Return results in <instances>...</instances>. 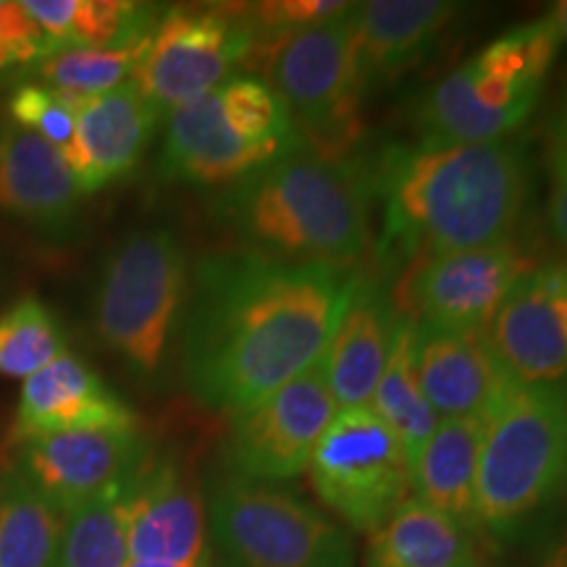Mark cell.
Instances as JSON below:
<instances>
[{
  "instance_id": "8fae6325",
  "label": "cell",
  "mask_w": 567,
  "mask_h": 567,
  "mask_svg": "<svg viewBox=\"0 0 567 567\" xmlns=\"http://www.w3.org/2000/svg\"><path fill=\"white\" fill-rule=\"evenodd\" d=\"M255 38L239 6H172L147 38L134 84L163 113L213 92L250 61Z\"/></svg>"
},
{
  "instance_id": "4fadbf2b",
  "label": "cell",
  "mask_w": 567,
  "mask_h": 567,
  "mask_svg": "<svg viewBox=\"0 0 567 567\" xmlns=\"http://www.w3.org/2000/svg\"><path fill=\"white\" fill-rule=\"evenodd\" d=\"M530 268L528 255L515 243L429 255L408 276L402 313L442 331H486Z\"/></svg>"
},
{
  "instance_id": "7a4b0ae2",
  "label": "cell",
  "mask_w": 567,
  "mask_h": 567,
  "mask_svg": "<svg viewBox=\"0 0 567 567\" xmlns=\"http://www.w3.org/2000/svg\"><path fill=\"white\" fill-rule=\"evenodd\" d=\"M373 182L384 197L386 243L429 258L509 243L528 200V161L509 140L394 147Z\"/></svg>"
},
{
  "instance_id": "f546056e",
  "label": "cell",
  "mask_w": 567,
  "mask_h": 567,
  "mask_svg": "<svg viewBox=\"0 0 567 567\" xmlns=\"http://www.w3.org/2000/svg\"><path fill=\"white\" fill-rule=\"evenodd\" d=\"M63 352L66 337L40 300L24 297L0 313V379L27 381Z\"/></svg>"
},
{
  "instance_id": "8992f818",
  "label": "cell",
  "mask_w": 567,
  "mask_h": 567,
  "mask_svg": "<svg viewBox=\"0 0 567 567\" xmlns=\"http://www.w3.org/2000/svg\"><path fill=\"white\" fill-rule=\"evenodd\" d=\"M567 492V392L513 386L481 439L473 526L509 536Z\"/></svg>"
},
{
  "instance_id": "7402d4cb",
  "label": "cell",
  "mask_w": 567,
  "mask_h": 567,
  "mask_svg": "<svg viewBox=\"0 0 567 567\" xmlns=\"http://www.w3.org/2000/svg\"><path fill=\"white\" fill-rule=\"evenodd\" d=\"M460 6L444 0L354 3V38L365 84L386 82L415 66L434 48Z\"/></svg>"
},
{
  "instance_id": "44dd1931",
  "label": "cell",
  "mask_w": 567,
  "mask_h": 567,
  "mask_svg": "<svg viewBox=\"0 0 567 567\" xmlns=\"http://www.w3.org/2000/svg\"><path fill=\"white\" fill-rule=\"evenodd\" d=\"M396 313L400 310L389 302L384 289L358 274L350 302L321 358L339 410L371 405L373 389L392 350Z\"/></svg>"
},
{
  "instance_id": "d4e9b609",
  "label": "cell",
  "mask_w": 567,
  "mask_h": 567,
  "mask_svg": "<svg viewBox=\"0 0 567 567\" xmlns=\"http://www.w3.org/2000/svg\"><path fill=\"white\" fill-rule=\"evenodd\" d=\"M21 6L45 34L51 53L134 45L151 38L163 13V6L134 0H24Z\"/></svg>"
},
{
  "instance_id": "8d00e7d4",
  "label": "cell",
  "mask_w": 567,
  "mask_h": 567,
  "mask_svg": "<svg viewBox=\"0 0 567 567\" xmlns=\"http://www.w3.org/2000/svg\"><path fill=\"white\" fill-rule=\"evenodd\" d=\"M126 567H213L210 559L205 563H147V559H130Z\"/></svg>"
},
{
  "instance_id": "f1b7e54d",
  "label": "cell",
  "mask_w": 567,
  "mask_h": 567,
  "mask_svg": "<svg viewBox=\"0 0 567 567\" xmlns=\"http://www.w3.org/2000/svg\"><path fill=\"white\" fill-rule=\"evenodd\" d=\"M130 559L122 494L105 496L63 517L55 567H126Z\"/></svg>"
},
{
  "instance_id": "5bb4252c",
  "label": "cell",
  "mask_w": 567,
  "mask_h": 567,
  "mask_svg": "<svg viewBox=\"0 0 567 567\" xmlns=\"http://www.w3.org/2000/svg\"><path fill=\"white\" fill-rule=\"evenodd\" d=\"M13 446V467L63 517L122 494L147 460L140 429L71 431L34 436Z\"/></svg>"
},
{
  "instance_id": "ac0fdd59",
  "label": "cell",
  "mask_w": 567,
  "mask_h": 567,
  "mask_svg": "<svg viewBox=\"0 0 567 567\" xmlns=\"http://www.w3.org/2000/svg\"><path fill=\"white\" fill-rule=\"evenodd\" d=\"M415 373L436 417H484L505 400L513 379L486 331H442L415 323Z\"/></svg>"
},
{
  "instance_id": "d6a6232c",
  "label": "cell",
  "mask_w": 567,
  "mask_h": 567,
  "mask_svg": "<svg viewBox=\"0 0 567 567\" xmlns=\"http://www.w3.org/2000/svg\"><path fill=\"white\" fill-rule=\"evenodd\" d=\"M48 53L45 34L24 6L17 0H0V74L13 69L27 71Z\"/></svg>"
},
{
  "instance_id": "cb8c5ba5",
  "label": "cell",
  "mask_w": 567,
  "mask_h": 567,
  "mask_svg": "<svg viewBox=\"0 0 567 567\" xmlns=\"http://www.w3.org/2000/svg\"><path fill=\"white\" fill-rule=\"evenodd\" d=\"M484 417H439L413 465V496L452 520L473 526Z\"/></svg>"
},
{
  "instance_id": "d6986e66",
  "label": "cell",
  "mask_w": 567,
  "mask_h": 567,
  "mask_svg": "<svg viewBox=\"0 0 567 567\" xmlns=\"http://www.w3.org/2000/svg\"><path fill=\"white\" fill-rule=\"evenodd\" d=\"M82 189L59 147L0 124V210L42 237L63 239L76 224Z\"/></svg>"
},
{
  "instance_id": "4dcf8cb0",
  "label": "cell",
  "mask_w": 567,
  "mask_h": 567,
  "mask_svg": "<svg viewBox=\"0 0 567 567\" xmlns=\"http://www.w3.org/2000/svg\"><path fill=\"white\" fill-rule=\"evenodd\" d=\"M80 105L82 101L45 87V84L24 82L11 92L9 116L11 124L38 134L53 147H59L61 153H66L74 142Z\"/></svg>"
},
{
  "instance_id": "e575fe53",
  "label": "cell",
  "mask_w": 567,
  "mask_h": 567,
  "mask_svg": "<svg viewBox=\"0 0 567 567\" xmlns=\"http://www.w3.org/2000/svg\"><path fill=\"white\" fill-rule=\"evenodd\" d=\"M544 567H567V534L559 538L557 547L551 549V555L547 557V563Z\"/></svg>"
},
{
  "instance_id": "d590c367",
  "label": "cell",
  "mask_w": 567,
  "mask_h": 567,
  "mask_svg": "<svg viewBox=\"0 0 567 567\" xmlns=\"http://www.w3.org/2000/svg\"><path fill=\"white\" fill-rule=\"evenodd\" d=\"M551 21H555L557 32H559V40L567 42V0H563V3L555 6V11L549 13Z\"/></svg>"
},
{
  "instance_id": "74e56055",
  "label": "cell",
  "mask_w": 567,
  "mask_h": 567,
  "mask_svg": "<svg viewBox=\"0 0 567 567\" xmlns=\"http://www.w3.org/2000/svg\"><path fill=\"white\" fill-rule=\"evenodd\" d=\"M559 134H567V113H565V122H563V130H559Z\"/></svg>"
},
{
  "instance_id": "836d02e7",
  "label": "cell",
  "mask_w": 567,
  "mask_h": 567,
  "mask_svg": "<svg viewBox=\"0 0 567 567\" xmlns=\"http://www.w3.org/2000/svg\"><path fill=\"white\" fill-rule=\"evenodd\" d=\"M549 226L555 239L567 250V134H557L549 155Z\"/></svg>"
},
{
  "instance_id": "f35d334b",
  "label": "cell",
  "mask_w": 567,
  "mask_h": 567,
  "mask_svg": "<svg viewBox=\"0 0 567 567\" xmlns=\"http://www.w3.org/2000/svg\"><path fill=\"white\" fill-rule=\"evenodd\" d=\"M565 266V289H567V264H563Z\"/></svg>"
},
{
  "instance_id": "484cf974",
  "label": "cell",
  "mask_w": 567,
  "mask_h": 567,
  "mask_svg": "<svg viewBox=\"0 0 567 567\" xmlns=\"http://www.w3.org/2000/svg\"><path fill=\"white\" fill-rule=\"evenodd\" d=\"M368 408L396 436L410 460V467H413L425 442L434 434L439 417L423 396L415 373V321L402 310L394 321L386 368L373 389Z\"/></svg>"
},
{
  "instance_id": "52a82bcc",
  "label": "cell",
  "mask_w": 567,
  "mask_h": 567,
  "mask_svg": "<svg viewBox=\"0 0 567 567\" xmlns=\"http://www.w3.org/2000/svg\"><path fill=\"white\" fill-rule=\"evenodd\" d=\"M189 295V264L174 231L137 229L103 260L92 297L95 334L142 381L166 371Z\"/></svg>"
},
{
  "instance_id": "5b68a950",
  "label": "cell",
  "mask_w": 567,
  "mask_h": 567,
  "mask_svg": "<svg viewBox=\"0 0 567 567\" xmlns=\"http://www.w3.org/2000/svg\"><path fill=\"white\" fill-rule=\"evenodd\" d=\"M302 147L271 84L264 76L234 74L208 95L166 113L158 172L193 187H231Z\"/></svg>"
},
{
  "instance_id": "4316f807",
  "label": "cell",
  "mask_w": 567,
  "mask_h": 567,
  "mask_svg": "<svg viewBox=\"0 0 567 567\" xmlns=\"http://www.w3.org/2000/svg\"><path fill=\"white\" fill-rule=\"evenodd\" d=\"M63 515L17 467L0 473V567H55Z\"/></svg>"
},
{
  "instance_id": "ba28073f",
  "label": "cell",
  "mask_w": 567,
  "mask_h": 567,
  "mask_svg": "<svg viewBox=\"0 0 567 567\" xmlns=\"http://www.w3.org/2000/svg\"><path fill=\"white\" fill-rule=\"evenodd\" d=\"M258 63L300 132L305 151L326 161H350L365 132L368 87L354 38V6L329 24L264 42L247 66Z\"/></svg>"
},
{
  "instance_id": "30bf717a",
  "label": "cell",
  "mask_w": 567,
  "mask_h": 567,
  "mask_svg": "<svg viewBox=\"0 0 567 567\" xmlns=\"http://www.w3.org/2000/svg\"><path fill=\"white\" fill-rule=\"evenodd\" d=\"M318 499L344 526L371 536L413 494V467L371 408L339 410L308 463Z\"/></svg>"
},
{
  "instance_id": "9a60e30c",
  "label": "cell",
  "mask_w": 567,
  "mask_h": 567,
  "mask_svg": "<svg viewBox=\"0 0 567 567\" xmlns=\"http://www.w3.org/2000/svg\"><path fill=\"white\" fill-rule=\"evenodd\" d=\"M486 339L513 384L567 392L565 266L523 274L486 326Z\"/></svg>"
},
{
  "instance_id": "3957f363",
  "label": "cell",
  "mask_w": 567,
  "mask_h": 567,
  "mask_svg": "<svg viewBox=\"0 0 567 567\" xmlns=\"http://www.w3.org/2000/svg\"><path fill=\"white\" fill-rule=\"evenodd\" d=\"M365 184L350 161H326L302 147L234 182L216 216L245 252L350 268L371 243Z\"/></svg>"
},
{
  "instance_id": "9c48e42d",
  "label": "cell",
  "mask_w": 567,
  "mask_h": 567,
  "mask_svg": "<svg viewBox=\"0 0 567 567\" xmlns=\"http://www.w3.org/2000/svg\"><path fill=\"white\" fill-rule=\"evenodd\" d=\"M208 515L234 567H358L347 530L287 488L231 476Z\"/></svg>"
},
{
  "instance_id": "ab89813d",
  "label": "cell",
  "mask_w": 567,
  "mask_h": 567,
  "mask_svg": "<svg viewBox=\"0 0 567 567\" xmlns=\"http://www.w3.org/2000/svg\"><path fill=\"white\" fill-rule=\"evenodd\" d=\"M221 567H234V565H221Z\"/></svg>"
},
{
  "instance_id": "603a6c76",
  "label": "cell",
  "mask_w": 567,
  "mask_h": 567,
  "mask_svg": "<svg viewBox=\"0 0 567 567\" xmlns=\"http://www.w3.org/2000/svg\"><path fill=\"white\" fill-rule=\"evenodd\" d=\"M365 567H478L471 528L410 496L368 538Z\"/></svg>"
},
{
  "instance_id": "ffe728a7",
  "label": "cell",
  "mask_w": 567,
  "mask_h": 567,
  "mask_svg": "<svg viewBox=\"0 0 567 567\" xmlns=\"http://www.w3.org/2000/svg\"><path fill=\"white\" fill-rule=\"evenodd\" d=\"M158 122L161 111L142 95L134 80L101 97L82 101L74 142L63 153L82 195L97 193L132 174Z\"/></svg>"
},
{
  "instance_id": "277c9868",
  "label": "cell",
  "mask_w": 567,
  "mask_h": 567,
  "mask_svg": "<svg viewBox=\"0 0 567 567\" xmlns=\"http://www.w3.org/2000/svg\"><path fill=\"white\" fill-rule=\"evenodd\" d=\"M551 17L528 21L481 48L423 95V145H484L520 130L542 97L559 51Z\"/></svg>"
},
{
  "instance_id": "7c38bea8",
  "label": "cell",
  "mask_w": 567,
  "mask_h": 567,
  "mask_svg": "<svg viewBox=\"0 0 567 567\" xmlns=\"http://www.w3.org/2000/svg\"><path fill=\"white\" fill-rule=\"evenodd\" d=\"M339 413L323 360L258 405L231 415L226 460L234 476L258 484L292 481L308 471L318 439Z\"/></svg>"
},
{
  "instance_id": "6da1fadb",
  "label": "cell",
  "mask_w": 567,
  "mask_h": 567,
  "mask_svg": "<svg viewBox=\"0 0 567 567\" xmlns=\"http://www.w3.org/2000/svg\"><path fill=\"white\" fill-rule=\"evenodd\" d=\"M354 279L245 250L203 258L179 326L187 392L231 415L279 392L323 358Z\"/></svg>"
},
{
  "instance_id": "2e32d148",
  "label": "cell",
  "mask_w": 567,
  "mask_h": 567,
  "mask_svg": "<svg viewBox=\"0 0 567 567\" xmlns=\"http://www.w3.org/2000/svg\"><path fill=\"white\" fill-rule=\"evenodd\" d=\"M122 513L132 559H208V515L203 496L174 460H153L147 455L122 492Z\"/></svg>"
},
{
  "instance_id": "83f0119b",
  "label": "cell",
  "mask_w": 567,
  "mask_h": 567,
  "mask_svg": "<svg viewBox=\"0 0 567 567\" xmlns=\"http://www.w3.org/2000/svg\"><path fill=\"white\" fill-rule=\"evenodd\" d=\"M147 40L124 48H74L55 51L24 71L38 84H45L76 101L101 97L122 87L137 74Z\"/></svg>"
},
{
  "instance_id": "1f68e13d",
  "label": "cell",
  "mask_w": 567,
  "mask_h": 567,
  "mask_svg": "<svg viewBox=\"0 0 567 567\" xmlns=\"http://www.w3.org/2000/svg\"><path fill=\"white\" fill-rule=\"evenodd\" d=\"M352 6L342 0H266V3H243V13L258 48L284 34L329 24L352 11Z\"/></svg>"
},
{
  "instance_id": "e0dca14e",
  "label": "cell",
  "mask_w": 567,
  "mask_h": 567,
  "mask_svg": "<svg viewBox=\"0 0 567 567\" xmlns=\"http://www.w3.org/2000/svg\"><path fill=\"white\" fill-rule=\"evenodd\" d=\"M137 429V415L84 360L63 352L21 386L11 444L71 431Z\"/></svg>"
}]
</instances>
